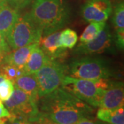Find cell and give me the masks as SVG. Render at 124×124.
I'll list each match as a JSON object with an SVG mask.
<instances>
[{
  "instance_id": "cell-12",
  "label": "cell",
  "mask_w": 124,
  "mask_h": 124,
  "mask_svg": "<svg viewBox=\"0 0 124 124\" xmlns=\"http://www.w3.org/2000/svg\"><path fill=\"white\" fill-rule=\"evenodd\" d=\"M21 16L19 10L4 0L0 1V32L5 38Z\"/></svg>"
},
{
  "instance_id": "cell-17",
  "label": "cell",
  "mask_w": 124,
  "mask_h": 124,
  "mask_svg": "<svg viewBox=\"0 0 124 124\" xmlns=\"http://www.w3.org/2000/svg\"><path fill=\"white\" fill-rule=\"evenodd\" d=\"M97 117L109 124H124V107L114 110L101 108L97 112Z\"/></svg>"
},
{
  "instance_id": "cell-30",
  "label": "cell",
  "mask_w": 124,
  "mask_h": 124,
  "mask_svg": "<svg viewBox=\"0 0 124 124\" xmlns=\"http://www.w3.org/2000/svg\"><path fill=\"white\" fill-rule=\"evenodd\" d=\"M1 59H0V64H1Z\"/></svg>"
},
{
  "instance_id": "cell-21",
  "label": "cell",
  "mask_w": 124,
  "mask_h": 124,
  "mask_svg": "<svg viewBox=\"0 0 124 124\" xmlns=\"http://www.w3.org/2000/svg\"><path fill=\"white\" fill-rule=\"evenodd\" d=\"M14 90L13 82L8 79H4L0 82V100L6 101L10 97Z\"/></svg>"
},
{
  "instance_id": "cell-28",
  "label": "cell",
  "mask_w": 124,
  "mask_h": 124,
  "mask_svg": "<svg viewBox=\"0 0 124 124\" xmlns=\"http://www.w3.org/2000/svg\"><path fill=\"white\" fill-rule=\"evenodd\" d=\"M4 79H6V77H5L1 73H0V82H1V81H3Z\"/></svg>"
},
{
  "instance_id": "cell-5",
  "label": "cell",
  "mask_w": 124,
  "mask_h": 124,
  "mask_svg": "<svg viewBox=\"0 0 124 124\" xmlns=\"http://www.w3.org/2000/svg\"><path fill=\"white\" fill-rule=\"evenodd\" d=\"M42 37V31L35 22L30 13L20 16L14 24L6 40L13 50L25 46L39 43Z\"/></svg>"
},
{
  "instance_id": "cell-10",
  "label": "cell",
  "mask_w": 124,
  "mask_h": 124,
  "mask_svg": "<svg viewBox=\"0 0 124 124\" xmlns=\"http://www.w3.org/2000/svg\"><path fill=\"white\" fill-rule=\"evenodd\" d=\"M124 89L121 81H110L99 102V107L106 109H118L124 107Z\"/></svg>"
},
{
  "instance_id": "cell-19",
  "label": "cell",
  "mask_w": 124,
  "mask_h": 124,
  "mask_svg": "<svg viewBox=\"0 0 124 124\" xmlns=\"http://www.w3.org/2000/svg\"><path fill=\"white\" fill-rule=\"evenodd\" d=\"M78 41V35L75 31L70 28H66L59 35V42L63 48L72 49L75 47Z\"/></svg>"
},
{
  "instance_id": "cell-13",
  "label": "cell",
  "mask_w": 124,
  "mask_h": 124,
  "mask_svg": "<svg viewBox=\"0 0 124 124\" xmlns=\"http://www.w3.org/2000/svg\"><path fill=\"white\" fill-rule=\"evenodd\" d=\"M37 46H39V43H34L15 49L13 51H10L2 58L1 63L9 64L17 67L18 68L23 69L32 50Z\"/></svg>"
},
{
  "instance_id": "cell-20",
  "label": "cell",
  "mask_w": 124,
  "mask_h": 124,
  "mask_svg": "<svg viewBox=\"0 0 124 124\" xmlns=\"http://www.w3.org/2000/svg\"><path fill=\"white\" fill-rule=\"evenodd\" d=\"M1 73L4 76L6 79L10 80L13 82L19 77L25 75V72L23 69L18 68L17 67L9 64H1Z\"/></svg>"
},
{
  "instance_id": "cell-24",
  "label": "cell",
  "mask_w": 124,
  "mask_h": 124,
  "mask_svg": "<svg viewBox=\"0 0 124 124\" xmlns=\"http://www.w3.org/2000/svg\"><path fill=\"white\" fill-rule=\"evenodd\" d=\"M9 4H10L14 8L21 10L22 9L25 8L28 5H30L31 3H32L35 0H6Z\"/></svg>"
},
{
  "instance_id": "cell-2",
  "label": "cell",
  "mask_w": 124,
  "mask_h": 124,
  "mask_svg": "<svg viewBox=\"0 0 124 124\" xmlns=\"http://www.w3.org/2000/svg\"><path fill=\"white\" fill-rule=\"evenodd\" d=\"M29 13L42 36L58 31L70 19V8L65 0H35Z\"/></svg>"
},
{
  "instance_id": "cell-31",
  "label": "cell",
  "mask_w": 124,
  "mask_h": 124,
  "mask_svg": "<svg viewBox=\"0 0 124 124\" xmlns=\"http://www.w3.org/2000/svg\"><path fill=\"white\" fill-rule=\"evenodd\" d=\"M4 1V0H0V1Z\"/></svg>"
},
{
  "instance_id": "cell-7",
  "label": "cell",
  "mask_w": 124,
  "mask_h": 124,
  "mask_svg": "<svg viewBox=\"0 0 124 124\" xmlns=\"http://www.w3.org/2000/svg\"><path fill=\"white\" fill-rule=\"evenodd\" d=\"M4 104L10 115L28 120L39 111L38 103L17 88H14L12 95L4 101Z\"/></svg>"
},
{
  "instance_id": "cell-3",
  "label": "cell",
  "mask_w": 124,
  "mask_h": 124,
  "mask_svg": "<svg viewBox=\"0 0 124 124\" xmlns=\"http://www.w3.org/2000/svg\"><path fill=\"white\" fill-rule=\"evenodd\" d=\"M110 80H88L66 75L62 81V88L75 95L91 106L99 107L102 95Z\"/></svg>"
},
{
  "instance_id": "cell-4",
  "label": "cell",
  "mask_w": 124,
  "mask_h": 124,
  "mask_svg": "<svg viewBox=\"0 0 124 124\" xmlns=\"http://www.w3.org/2000/svg\"><path fill=\"white\" fill-rule=\"evenodd\" d=\"M68 76L88 80L110 79L115 75L109 61L101 57H84L71 62L68 66Z\"/></svg>"
},
{
  "instance_id": "cell-22",
  "label": "cell",
  "mask_w": 124,
  "mask_h": 124,
  "mask_svg": "<svg viewBox=\"0 0 124 124\" xmlns=\"http://www.w3.org/2000/svg\"><path fill=\"white\" fill-rule=\"evenodd\" d=\"M29 121L31 124H59L41 111H39L38 113L31 118Z\"/></svg>"
},
{
  "instance_id": "cell-29",
  "label": "cell",
  "mask_w": 124,
  "mask_h": 124,
  "mask_svg": "<svg viewBox=\"0 0 124 124\" xmlns=\"http://www.w3.org/2000/svg\"><path fill=\"white\" fill-rule=\"evenodd\" d=\"M97 124H105V123H97Z\"/></svg>"
},
{
  "instance_id": "cell-25",
  "label": "cell",
  "mask_w": 124,
  "mask_h": 124,
  "mask_svg": "<svg viewBox=\"0 0 124 124\" xmlns=\"http://www.w3.org/2000/svg\"><path fill=\"white\" fill-rule=\"evenodd\" d=\"M10 51V48L8 44L6 38L0 32V59L2 60L5 54Z\"/></svg>"
},
{
  "instance_id": "cell-26",
  "label": "cell",
  "mask_w": 124,
  "mask_h": 124,
  "mask_svg": "<svg viewBox=\"0 0 124 124\" xmlns=\"http://www.w3.org/2000/svg\"><path fill=\"white\" fill-rule=\"evenodd\" d=\"M10 116V112L3 104L2 101L0 100V119L6 118V117H9Z\"/></svg>"
},
{
  "instance_id": "cell-27",
  "label": "cell",
  "mask_w": 124,
  "mask_h": 124,
  "mask_svg": "<svg viewBox=\"0 0 124 124\" xmlns=\"http://www.w3.org/2000/svg\"><path fill=\"white\" fill-rule=\"evenodd\" d=\"M75 124H97V123L94 122V121L91 120L89 118H84L82 119L79 120Z\"/></svg>"
},
{
  "instance_id": "cell-16",
  "label": "cell",
  "mask_w": 124,
  "mask_h": 124,
  "mask_svg": "<svg viewBox=\"0 0 124 124\" xmlns=\"http://www.w3.org/2000/svg\"><path fill=\"white\" fill-rule=\"evenodd\" d=\"M49 59L50 58L44 53L39 46H37L32 50L23 70L25 74L34 75L44 66Z\"/></svg>"
},
{
  "instance_id": "cell-18",
  "label": "cell",
  "mask_w": 124,
  "mask_h": 124,
  "mask_svg": "<svg viewBox=\"0 0 124 124\" xmlns=\"http://www.w3.org/2000/svg\"><path fill=\"white\" fill-rule=\"evenodd\" d=\"M106 25V22H90L80 37V43H85L94 39L105 28Z\"/></svg>"
},
{
  "instance_id": "cell-8",
  "label": "cell",
  "mask_w": 124,
  "mask_h": 124,
  "mask_svg": "<svg viewBox=\"0 0 124 124\" xmlns=\"http://www.w3.org/2000/svg\"><path fill=\"white\" fill-rule=\"evenodd\" d=\"M115 44V35L111 32L110 27L106 25L101 32L93 40L80 43L74 53L78 55H93L104 53L110 51Z\"/></svg>"
},
{
  "instance_id": "cell-9",
  "label": "cell",
  "mask_w": 124,
  "mask_h": 124,
  "mask_svg": "<svg viewBox=\"0 0 124 124\" xmlns=\"http://www.w3.org/2000/svg\"><path fill=\"white\" fill-rule=\"evenodd\" d=\"M111 0H87L81 7V16L87 22H106L112 13Z\"/></svg>"
},
{
  "instance_id": "cell-23",
  "label": "cell",
  "mask_w": 124,
  "mask_h": 124,
  "mask_svg": "<svg viewBox=\"0 0 124 124\" xmlns=\"http://www.w3.org/2000/svg\"><path fill=\"white\" fill-rule=\"evenodd\" d=\"M0 124H31L28 119L23 117L12 115L0 119Z\"/></svg>"
},
{
  "instance_id": "cell-1",
  "label": "cell",
  "mask_w": 124,
  "mask_h": 124,
  "mask_svg": "<svg viewBox=\"0 0 124 124\" xmlns=\"http://www.w3.org/2000/svg\"><path fill=\"white\" fill-rule=\"evenodd\" d=\"M38 108L59 124H75L94 113L88 103L62 87L40 97Z\"/></svg>"
},
{
  "instance_id": "cell-15",
  "label": "cell",
  "mask_w": 124,
  "mask_h": 124,
  "mask_svg": "<svg viewBox=\"0 0 124 124\" xmlns=\"http://www.w3.org/2000/svg\"><path fill=\"white\" fill-rule=\"evenodd\" d=\"M14 87L26 93L30 97L38 103L39 97L38 94V85L34 75L25 74L19 77L13 82Z\"/></svg>"
},
{
  "instance_id": "cell-14",
  "label": "cell",
  "mask_w": 124,
  "mask_h": 124,
  "mask_svg": "<svg viewBox=\"0 0 124 124\" xmlns=\"http://www.w3.org/2000/svg\"><path fill=\"white\" fill-rule=\"evenodd\" d=\"M113 15L112 24L115 29V44L117 48L121 50L124 47V1H120L115 5Z\"/></svg>"
},
{
  "instance_id": "cell-6",
  "label": "cell",
  "mask_w": 124,
  "mask_h": 124,
  "mask_svg": "<svg viewBox=\"0 0 124 124\" xmlns=\"http://www.w3.org/2000/svg\"><path fill=\"white\" fill-rule=\"evenodd\" d=\"M67 66L63 64L59 60L50 59L35 74L39 98L59 88L63 78L67 75Z\"/></svg>"
},
{
  "instance_id": "cell-11",
  "label": "cell",
  "mask_w": 124,
  "mask_h": 124,
  "mask_svg": "<svg viewBox=\"0 0 124 124\" xmlns=\"http://www.w3.org/2000/svg\"><path fill=\"white\" fill-rule=\"evenodd\" d=\"M60 32L56 31L47 35L42 36L39 46L44 53L51 59L59 60L66 55V49L63 48L59 42Z\"/></svg>"
}]
</instances>
